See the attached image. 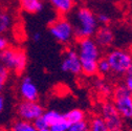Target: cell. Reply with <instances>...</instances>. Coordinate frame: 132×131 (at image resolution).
I'll return each mask as SVG.
<instances>
[{
    "instance_id": "cell-17",
    "label": "cell",
    "mask_w": 132,
    "mask_h": 131,
    "mask_svg": "<svg viewBox=\"0 0 132 131\" xmlns=\"http://www.w3.org/2000/svg\"><path fill=\"white\" fill-rule=\"evenodd\" d=\"M11 131H38L34 126L32 122L25 121V120H18L16 121L11 128Z\"/></svg>"
},
{
    "instance_id": "cell-34",
    "label": "cell",
    "mask_w": 132,
    "mask_h": 131,
    "mask_svg": "<svg viewBox=\"0 0 132 131\" xmlns=\"http://www.w3.org/2000/svg\"><path fill=\"white\" fill-rule=\"evenodd\" d=\"M0 131H4V130H0Z\"/></svg>"
},
{
    "instance_id": "cell-3",
    "label": "cell",
    "mask_w": 132,
    "mask_h": 131,
    "mask_svg": "<svg viewBox=\"0 0 132 131\" xmlns=\"http://www.w3.org/2000/svg\"><path fill=\"white\" fill-rule=\"evenodd\" d=\"M0 64L10 71L21 73L27 66V56L21 48L9 45L0 51Z\"/></svg>"
},
{
    "instance_id": "cell-6",
    "label": "cell",
    "mask_w": 132,
    "mask_h": 131,
    "mask_svg": "<svg viewBox=\"0 0 132 131\" xmlns=\"http://www.w3.org/2000/svg\"><path fill=\"white\" fill-rule=\"evenodd\" d=\"M106 59L110 65L111 71L117 75H126L132 64V54L122 48H114L110 51Z\"/></svg>"
},
{
    "instance_id": "cell-27",
    "label": "cell",
    "mask_w": 132,
    "mask_h": 131,
    "mask_svg": "<svg viewBox=\"0 0 132 131\" xmlns=\"http://www.w3.org/2000/svg\"><path fill=\"white\" fill-rule=\"evenodd\" d=\"M124 85L127 87V89H128V90L130 91V93L132 94V77H129V76L126 77Z\"/></svg>"
},
{
    "instance_id": "cell-25",
    "label": "cell",
    "mask_w": 132,
    "mask_h": 131,
    "mask_svg": "<svg viewBox=\"0 0 132 131\" xmlns=\"http://www.w3.org/2000/svg\"><path fill=\"white\" fill-rule=\"evenodd\" d=\"M96 20L98 22V24H102V25H108L110 22V17L105 14V13H101L96 16Z\"/></svg>"
},
{
    "instance_id": "cell-8",
    "label": "cell",
    "mask_w": 132,
    "mask_h": 131,
    "mask_svg": "<svg viewBox=\"0 0 132 131\" xmlns=\"http://www.w3.org/2000/svg\"><path fill=\"white\" fill-rule=\"evenodd\" d=\"M44 109L38 101H22L17 106V113L21 120L32 122L42 116Z\"/></svg>"
},
{
    "instance_id": "cell-29",
    "label": "cell",
    "mask_w": 132,
    "mask_h": 131,
    "mask_svg": "<svg viewBox=\"0 0 132 131\" xmlns=\"http://www.w3.org/2000/svg\"><path fill=\"white\" fill-rule=\"evenodd\" d=\"M4 108V99L2 95H0V112H1Z\"/></svg>"
},
{
    "instance_id": "cell-30",
    "label": "cell",
    "mask_w": 132,
    "mask_h": 131,
    "mask_svg": "<svg viewBox=\"0 0 132 131\" xmlns=\"http://www.w3.org/2000/svg\"><path fill=\"white\" fill-rule=\"evenodd\" d=\"M127 76H129V77H132V64H131V66H130V68L128 69V71H127V73H126Z\"/></svg>"
},
{
    "instance_id": "cell-19",
    "label": "cell",
    "mask_w": 132,
    "mask_h": 131,
    "mask_svg": "<svg viewBox=\"0 0 132 131\" xmlns=\"http://www.w3.org/2000/svg\"><path fill=\"white\" fill-rule=\"evenodd\" d=\"M95 88L103 95H110L113 90L112 87L110 86V84H108L107 82H105L103 80H97L95 82Z\"/></svg>"
},
{
    "instance_id": "cell-14",
    "label": "cell",
    "mask_w": 132,
    "mask_h": 131,
    "mask_svg": "<svg viewBox=\"0 0 132 131\" xmlns=\"http://www.w3.org/2000/svg\"><path fill=\"white\" fill-rule=\"evenodd\" d=\"M14 25L13 15L5 9H0V35H4Z\"/></svg>"
},
{
    "instance_id": "cell-11",
    "label": "cell",
    "mask_w": 132,
    "mask_h": 131,
    "mask_svg": "<svg viewBox=\"0 0 132 131\" xmlns=\"http://www.w3.org/2000/svg\"><path fill=\"white\" fill-rule=\"evenodd\" d=\"M94 36V41L100 48L110 47L114 41V34L108 25L98 26Z\"/></svg>"
},
{
    "instance_id": "cell-32",
    "label": "cell",
    "mask_w": 132,
    "mask_h": 131,
    "mask_svg": "<svg viewBox=\"0 0 132 131\" xmlns=\"http://www.w3.org/2000/svg\"><path fill=\"white\" fill-rule=\"evenodd\" d=\"M73 1L77 3V2H80V1H82V0H73Z\"/></svg>"
},
{
    "instance_id": "cell-15",
    "label": "cell",
    "mask_w": 132,
    "mask_h": 131,
    "mask_svg": "<svg viewBox=\"0 0 132 131\" xmlns=\"http://www.w3.org/2000/svg\"><path fill=\"white\" fill-rule=\"evenodd\" d=\"M63 116H64V119L67 121L69 124L86 120V113H85V111L82 110V109H79V108L71 109V110L67 111L65 114H63Z\"/></svg>"
},
{
    "instance_id": "cell-10",
    "label": "cell",
    "mask_w": 132,
    "mask_h": 131,
    "mask_svg": "<svg viewBox=\"0 0 132 131\" xmlns=\"http://www.w3.org/2000/svg\"><path fill=\"white\" fill-rule=\"evenodd\" d=\"M19 93L24 101H38L39 91L31 78L24 77L19 85Z\"/></svg>"
},
{
    "instance_id": "cell-16",
    "label": "cell",
    "mask_w": 132,
    "mask_h": 131,
    "mask_svg": "<svg viewBox=\"0 0 132 131\" xmlns=\"http://www.w3.org/2000/svg\"><path fill=\"white\" fill-rule=\"evenodd\" d=\"M43 118L47 124L48 127H51L52 125L58 123L59 121L63 120L64 119V116L62 113H60L59 111L57 110H48V111H44L43 112Z\"/></svg>"
},
{
    "instance_id": "cell-1",
    "label": "cell",
    "mask_w": 132,
    "mask_h": 131,
    "mask_svg": "<svg viewBox=\"0 0 132 131\" xmlns=\"http://www.w3.org/2000/svg\"><path fill=\"white\" fill-rule=\"evenodd\" d=\"M77 53L80 58L82 73L87 77L97 75V61L101 58V50L94 39L82 38L78 41Z\"/></svg>"
},
{
    "instance_id": "cell-7",
    "label": "cell",
    "mask_w": 132,
    "mask_h": 131,
    "mask_svg": "<svg viewBox=\"0 0 132 131\" xmlns=\"http://www.w3.org/2000/svg\"><path fill=\"white\" fill-rule=\"evenodd\" d=\"M101 118L109 131H123V118L112 102H104L101 106Z\"/></svg>"
},
{
    "instance_id": "cell-21",
    "label": "cell",
    "mask_w": 132,
    "mask_h": 131,
    "mask_svg": "<svg viewBox=\"0 0 132 131\" xmlns=\"http://www.w3.org/2000/svg\"><path fill=\"white\" fill-rule=\"evenodd\" d=\"M67 131H89V123L86 120H84L69 124Z\"/></svg>"
},
{
    "instance_id": "cell-2",
    "label": "cell",
    "mask_w": 132,
    "mask_h": 131,
    "mask_svg": "<svg viewBox=\"0 0 132 131\" xmlns=\"http://www.w3.org/2000/svg\"><path fill=\"white\" fill-rule=\"evenodd\" d=\"M73 32L79 40L82 38H91L98 28L95 14L88 7L81 6L73 15Z\"/></svg>"
},
{
    "instance_id": "cell-22",
    "label": "cell",
    "mask_w": 132,
    "mask_h": 131,
    "mask_svg": "<svg viewBox=\"0 0 132 131\" xmlns=\"http://www.w3.org/2000/svg\"><path fill=\"white\" fill-rule=\"evenodd\" d=\"M9 76H10V70L0 64V93H1V91L3 90L6 84V82L9 80Z\"/></svg>"
},
{
    "instance_id": "cell-23",
    "label": "cell",
    "mask_w": 132,
    "mask_h": 131,
    "mask_svg": "<svg viewBox=\"0 0 132 131\" xmlns=\"http://www.w3.org/2000/svg\"><path fill=\"white\" fill-rule=\"evenodd\" d=\"M68 127H69V123L65 119H63V120L59 121L58 123L52 125L51 127H49V129H51L52 131H67Z\"/></svg>"
},
{
    "instance_id": "cell-35",
    "label": "cell",
    "mask_w": 132,
    "mask_h": 131,
    "mask_svg": "<svg viewBox=\"0 0 132 131\" xmlns=\"http://www.w3.org/2000/svg\"><path fill=\"white\" fill-rule=\"evenodd\" d=\"M129 1H132V0H129Z\"/></svg>"
},
{
    "instance_id": "cell-9",
    "label": "cell",
    "mask_w": 132,
    "mask_h": 131,
    "mask_svg": "<svg viewBox=\"0 0 132 131\" xmlns=\"http://www.w3.org/2000/svg\"><path fill=\"white\" fill-rule=\"evenodd\" d=\"M61 69L63 72H68L72 75H80L82 73V66L79 55L76 50L73 48H69L65 52L64 58L61 63Z\"/></svg>"
},
{
    "instance_id": "cell-20",
    "label": "cell",
    "mask_w": 132,
    "mask_h": 131,
    "mask_svg": "<svg viewBox=\"0 0 132 131\" xmlns=\"http://www.w3.org/2000/svg\"><path fill=\"white\" fill-rule=\"evenodd\" d=\"M110 71H111V68H110V65H109L106 57L105 58L101 57L97 61V73H100L102 76H106Z\"/></svg>"
},
{
    "instance_id": "cell-33",
    "label": "cell",
    "mask_w": 132,
    "mask_h": 131,
    "mask_svg": "<svg viewBox=\"0 0 132 131\" xmlns=\"http://www.w3.org/2000/svg\"><path fill=\"white\" fill-rule=\"evenodd\" d=\"M7 1H15V0H7Z\"/></svg>"
},
{
    "instance_id": "cell-28",
    "label": "cell",
    "mask_w": 132,
    "mask_h": 131,
    "mask_svg": "<svg viewBox=\"0 0 132 131\" xmlns=\"http://www.w3.org/2000/svg\"><path fill=\"white\" fill-rule=\"evenodd\" d=\"M32 40H34L35 42H39L40 40H41V38H42V35L40 34V32H38V31H36V32H34L32 34Z\"/></svg>"
},
{
    "instance_id": "cell-31",
    "label": "cell",
    "mask_w": 132,
    "mask_h": 131,
    "mask_svg": "<svg viewBox=\"0 0 132 131\" xmlns=\"http://www.w3.org/2000/svg\"><path fill=\"white\" fill-rule=\"evenodd\" d=\"M38 131H52L51 129H49V127H46V128H43V129H40Z\"/></svg>"
},
{
    "instance_id": "cell-5",
    "label": "cell",
    "mask_w": 132,
    "mask_h": 131,
    "mask_svg": "<svg viewBox=\"0 0 132 131\" xmlns=\"http://www.w3.org/2000/svg\"><path fill=\"white\" fill-rule=\"evenodd\" d=\"M112 103L123 120H132V94L124 84L112 90Z\"/></svg>"
},
{
    "instance_id": "cell-26",
    "label": "cell",
    "mask_w": 132,
    "mask_h": 131,
    "mask_svg": "<svg viewBox=\"0 0 132 131\" xmlns=\"http://www.w3.org/2000/svg\"><path fill=\"white\" fill-rule=\"evenodd\" d=\"M10 45L9 39L4 36V35H0V51L4 50L5 47H7Z\"/></svg>"
},
{
    "instance_id": "cell-13",
    "label": "cell",
    "mask_w": 132,
    "mask_h": 131,
    "mask_svg": "<svg viewBox=\"0 0 132 131\" xmlns=\"http://www.w3.org/2000/svg\"><path fill=\"white\" fill-rule=\"evenodd\" d=\"M18 3L23 12L32 15L40 13L44 7L42 0H18Z\"/></svg>"
},
{
    "instance_id": "cell-4",
    "label": "cell",
    "mask_w": 132,
    "mask_h": 131,
    "mask_svg": "<svg viewBox=\"0 0 132 131\" xmlns=\"http://www.w3.org/2000/svg\"><path fill=\"white\" fill-rule=\"evenodd\" d=\"M48 30L53 38L61 44H68L75 38L72 23L64 16H60L49 23Z\"/></svg>"
},
{
    "instance_id": "cell-12",
    "label": "cell",
    "mask_w": 132,
    "mask_h": 131,
    "mask_svg": "<svg viewBox=\"0 0 132 131\" xmlns=\"http://www.w3.org/2000/svg\"><path fill=\"white\" fill-rule=\"evenodd\" d=\"M48 1L60 16L69 14L70 12H72L76 5L73 0H48Z\"/></svg>"
},
{
    "instance_id": "cell-24",
    "label": "cell",
    "mask_w": 132,
    "mask_h": 131,
    "mask_svg": "<svg viewBox=\"0 0 132 131\" xmlns=\"http://www.w3.org/2000/svg\"><path fill=\"white\" fill-rule=\"evenodd\" d=\"M32 124H34V126L36 127L37 130H40V129H43V128L48 127L47 124H46V122H45V120H44V118H43V116H40L39 118H37L36 120H34V121H32Z\"/></svg>"
},
{
    "instance_id": "cell-18",
    "label": "cell",
    "mask_w": 132,
    "mask_h": 131,
    "mask_svg": "<svg viewBox=\"0 0 132 131\" xmlns=\"http://www.w3.org/2000/svg\"><path fill=\"white\" fill-rule=\"evenodd\" d=\"M89 131H109L101 117H94L89 123Z\"/></svg>"
}]
</instances>
